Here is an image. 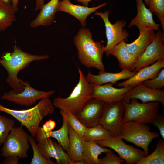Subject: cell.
<instances>
[{
    "mask_svg": "<svg viewBox=\"0 0 164 164\" xmlns=\"http://www.w3.org/2000/svg\"><path fill=\"white\" fill-rule=\"evenodd\" d=\"M44 0H36L35 11H36L37 10L40 9L42 6L44 4Z\"/></svg>",
    "mask_w": 164,
    "mask_h": 164,
    "instance_id": "obj_39",
    "label": "cell"
},
{
    "mask_svg": "<svg viewBox=\"0 0 164 164\" xmlns=\"http://www.w3.org/2000/svg\"><path fill=\"white\" fill-rule=\"evenodd\" d=\"M19 158L15 156H9L5 158L1 163L4 164H18Z\"/></svg>",
    "mask_w": 164,
    "mask_h": 164,
    "instance_id": "obj_38",
    "label": "cell"
},
{
    "mask_svg": "<svg viewBox=\"0 0 164 164\" xmlns=\"http://www.w3.org/2000/svg\"><path fill=\"white\" fill-rule=\"evenodd\" d=\"M29 139L33 152V157L30 162V164H55L51 159H46L42 155L34 138L31 135H29Z\"/></svg>",
    "mask_w": 164,
    "mask_h": 164,
    "instance_id": "obj_30",
    "label": "cell"
},
{
    "mask_svg": "<svg viewBox=\"0 0 164 164\" xmlns=\"http://www.w3.org/2000/svg\"><path fill=\"white\" fill-rule=\"evenodd\" d=\"M107 4L104 2L95 7H89L88 6L74 5L70 0L59 1L58 4L57 11L67 13L77 19L83 27L86 26V19L87 17L97 10L105 6Z\"/></svg>",
    "mask_w": 164,
    "mask_h": 164,
    "instance_id": "obj_17",
    "label": "cell"
},
{
    "mask_svg": "<svg viewBox=\"0 0 164 164\" xmlns=\"http://www.w3.org/2000/svg\"><path fill=\"white\" fill-rule=\"evenodd\" d=\"M146 87L152 89H159L164 87V69H162L157 77L143 81Z\"/></svg>",
    "mask_w": 164,
    "mask_h": 164,
    "instance_id": "obj_34",
    "label": "cell"
},
{
    "mask_svg": "<svg viewBox=\"0 0 164 164\" xmlns=\"http://www.w3.org/2000/svg\"><path fill=\"white\" fill-rule=\"evenodd\" d=\"M152 124L157 128L162 138L164 139V118L163 115L158 114L152 120Z\"/></svg>",
    "mask_w": 164,
    "mask_h": 164,
    "instance_id": "obj_36",
    "label": "cell"
},
{
    "mask_svg": "<svg viewBox=\"0 0 164 164\" xmlns=\"http://www.w3.org/2000/svg\"><path fill=\"white\" fill-rule=\"evenodd\" d=\"M143 0L145 2V4L146 5V6H149L150 0Z\"/></svg>",
    "mask_w": 164,
    "mask_h": 164,
    "instance_id": "obj_43",
    "label": "cell"
},
{
    "mask_svg": "<svg viewBox=\"0 0 164 164\" xmlns=\"http://www.w3.org/2000/svg\"><path fill=\"white\" fill-rule=\"evenodd\" d=\"M22 126H14L10 132L0 150L3 157L15 156L19 159L28 157L29 135Z\"/></svg>",
    "mask_w": 164,
    "mask_h": 164,
    "instance_id": "obj_7",
    "label": "cell"
},
{
    "mask_svg": "<svg viewBox=\"0 0 164 164\" xmlns=\"http://www.w3.org/2000/svg\"><path fill=\"white\" fill-rule=\"evenodd\" d=\"M74 42L82 64L87 68H94L105 71L103 62L104 46L101 42L93 40L92 33L88 28H81L74 36Z\"/></svg>",
    "mask_w": 164,
    "mask_h": 164,
    "instance_id": "obj_2",
    "label": "cell"
},
{
    "mask_svg": "<svg viewBox=\"0 0 164 164\" xmlns=\"http://www.w3.org/2000/svg\"><path fill=\"white\" fill-rule=\"evenodd\" d=\"M137 72L132 71L129 70H123L117 73L100 71L97 75L92 74L89 71L86 77L88 81L97 85L111 83L114 84L119 80L128 79L134 75Z\"/></svg>",
    "mask_w": 164,
    "mask_h": 164,
    "instance_id": "obj_20",
    "label": "cell"
},
{
    "mask_svg": "<svg viewBox=\"0 0 164 164\" xmlns=\"http://www.w3.org/2000/svg\"><path fill=\"white\" fill-rule=\"evenodd\" d=\"M149 9L158 17L164 30V0H150Z\"/></svg>",
    "mask_w": 164,
    "mask_h": 164,
    "instance_id": "obj_33",
    "label": "cell"
},
{
    "mask_svg": "<svg viewBox=\"0 0 164 164\" xmlns=\"http://www.w3.org/2000/svg\"><path fill=\"white\" fill-rule=\"evenodd\" d=\"M82 139L83 156L87 164H100L99 155L111 150L110 149L101 146L96 141Z\"/></svg>",
    "mask_w": 164,
    "mask_h": 164,
    "instance_id": "obj_25",
    "label": "cell"
},
{
    "mask_svg": "<svg viewBox=\"0 0 164 164\" xmlns=\"http://www.w3.org/2000/svg\"><path fill=\"white\" fill-rule=\"evenodd\" d=\"M19 81L24 85V89L22 92L15 93L12 89L8 92L4 93L1 98L20 106L29 107L39 100L50 97L55 92L54 90L48 91L38 90L32 87L28 82L23 81L20 79Z\"/></svg>",
    "mask_w": 164,
    "mask_h": 164,
    "instance_id": "obj_11",
    "label": "cell"
},
{
    "mask_svg": "<svg viewBox=\"0 0 164 164\" xmlns=\"http://www.w3.org/2000/svg\"><path fill=\"white\" fill-rule=\"evenodd\" d=\"M126 103L122 101L125 106L123 121H132L143 125L151 123L159 114V102L157 101L140 103L134 98Z\"/></svg>",
    "mask_w": 164,
    "mask_h": 164,
    "instance_id": "obj_6",
    "label": "cell"
},
{
    "mask_svg": "<svg viewBox=\"0 0 164 164\" xmlns=\"http://www.w3.org/2000/svg\"><path fill=\"white\" fill-rule=\"evenodd\" d=\"M94 14L100 16L104 22L105 28L107 44L104 46V52L107 57L109 56L110 51L117 44L123 40L127 39L129 33L123 29L126 22L122 19L116 21L114 24L110 21L108 16L110 11L106 10L104 12L95 11Z\"/></svg>",
    "mask_w": 164,
    "mask_h": 164,
    "instance_id": "obj_10",
    "label": "cell"
},
{
    "mask_svg": "<svg viewBox=\"0 0 164 164\" xmlns=\"http://www.w3.org/2000/svg\"><path fill=\"white\" fill-rule=\"evenodd\" d=\"M134 98L141 101L142 103L157 101L164 105V91L161 89H152L141 83L134 87L125 94L123 101L126 103Z\"/></svg>",
    "mask_w": 164,
    "mask_h": 164,
    "instance_id": "obj_16",
    "label": "cell"
},
{
    "mask_svg": "<svg viewBox=\"0 0 164 164\" xmlns=\"http://www.w3.org/2000/svg\"></svg>",
    "mask_w": 164,
    "mask_h": 164,
    "instance_id": "obj_44",
    "label": "cell"
},
{
    "mask_svg": "<svg viewBox=\"0 0 164 164\" xmlns=\"http://www.w3.org/2000/svg\"><path fill=\"white\" fill-rule=\"evenodd\" d=\"M112 137L110 132L101 125L98 124L86 128L82 138L86 141H97L109 139Z\"/></svg>",
    "mask_w": 164,
    "mask_h": 164,
    "instance_id": "obj_28",
    "label": "cell"
},
{
    "mask_svg": "<svg viewBox=\"0 0 164 164\" xmlns=\"http://www.w3.org/2000/svg\"><path fill=\"white\" fill-rule=\"evenodd\" d=\"M81 3L84 6L88 7L89 2L92 0H75Z\"/></svg>",
    "mask_w": 164,
    "mask_h": 164,
    "instance_id": "obj_41",
    "label": "cell"
},
{
    "mask_svg": "<svg viewBox=\"0 0 164 164\" xmlns=\"http://www.w3.org/2000/svg\"><path fill=\"white\" fill-rule=\"evenodd\" d=\"M96 142L102 147L114 150L126 164H135L138 161L147 155L143 150L125 144L120 137H112L109 139Z\"/></svg>",
    "mask_w": 164,
    "mask_h": 164,
    "instance_id": "obj_12",
    "label": "cell"
},
{
    "mask_svg": "<svg viewBox=\"0 0 164 164\" xmlns=\"http://www.w3.org/2000/svg\"><path fill=\"white\" fill-rule=\"evenodd\" d=\"M78 82L70 94L66 98H55L53 104L55 107L76 115L86 103L93 98V87L87 80L80 68H78Z\"/></svg>",
    "mask_w": 164,
    "mask_h": 164,
    "instance_id": "obj_4",
    "label": "cell"
},
{
    "mask_svg": "<svg viewBox=\"0 0 164 164\" xmlns=\"http://www.w3.org/2000/svg\"><path fill=\"white\" fill-rule=\"evenodd\" d=\"M91 84L93 87V98L102 101L105 103H111L123 101L125 94L134 87L129 86L116 88L111 83L101 85Z\"/></svg>",
    "mask_w": 164,
    "mask_h": 164,
    "instance_id": "obj_14",
    "label": "cell"
},
{
    "mask_svg": "<svg viewBox=\"0 0 164 164\" xmlns=\"http://www.w3.org/2000/svg\"><path fill=\"white\" fill-rule=\"evenodd\" d=\"M56 126V123L55 121L50 119L44 124L41 127L44 132H48L54 129Z\"/></svg>",
    "mask_w": 164,
    "mask_h": 164,
    "instance_id": "obj_37",
    "label": "cell"
},
{
    "mask_svg": "<svg viewBox=\"0 0 164 164\" xmlns=\"http://www.w3.org/2000/svg\"><path fill=\"white\" fill-rule=\"evenodd\" d=\"M104 104L102 101L93 98L86 103L76 116L86 128L94 126L98 124Z\"/></svg>",
    "mask_w": 164,
    "mask_h": 164,
    "instance_id": "obj_15",
    "label": "cell"
},
{
    "mask_svg": "<svg viewBox=\"0 0 164 164\" xmlns=\"http://www.w3.org/2000/svg\"><path fill=\"white\" fill-rule=\"evenodd\" d=\"M15 124L13 119L0 115V146L3 144Z\"/></svg>",
    "mask_w": 164,
    "mask_h": 164,
    "instance_id": "obj_31",
    "label": "cell"
},
{
    "mask_svg": "<svg viewBox=\"0 0 164 164\" xmlns=\"http://www.w3.org/2000/svg\"><path fill=\"white\" fill-rule=\"evenodd\" d=\"M164 67V60L157 61L150 66L142 68L132 77L117 84L122 87H135L143 81L152 79L157 76L160 70Z\"/></svg>",
    "mask_w": 164,
    "mask_h": 164,
    "instance_id": "obj_19",
    "label": "cell"
},
{
    "mask_svg": "<svg viewBox=\"0 0 164 164\" xmlns=\"http://www.w3.org/2000/svg\"><path fill=\"white\" fill-rule=\"evenodd\" d=\"M63 111L69 125L77 135L82 138L86 128L78 119L76 115L67 112Z\"/></svg>",
    "mask_w": 164,
    "mask_h": 164,
    "instance_id": "obj_32",
    "label": "cell"
},
{
    "mask_svg": "<svg viewBox=\"0 0 164 164\" xmlns=\"http://www.w3.org/2000/svg\"><path fill=\"white\" fill-rule=\"evenodd\" d=\"M164 139H160L154 151L138 161L136 164H164Z\"/></svg>",
    "mask_w": 164,
    "mask_h": 164,
    "instance_id": "obj_29",
    "label": "cell"
},
{
    "mask_svg": "<svg viewBox=\"0 0 164 164\" xmlns=\"http://www.w3.org/2000/svg\"><path fill=\"white\" fill-rule=\"evenodd\" d=\"M161 31L158 30L155 37L136 60L133 68L134 71L152 64L157 60H164V39Z\"/></svg>",
    "mask_w": 164,
    "mask_h": 164,
    "instance_id": "obj_13",
    "label": "cell"
},
{
    "mask_svg": "<svg viewBox=\"0 0 164 164\" xmlns=\"http://www.w3.org/2000/svg\"><path fill=\"white\" fill-rule=\"evenodd\" d=\"M8 4H12V0H0Z\"/></svg>",
    "mask_w": 164,
    "mask_h": 164,
    "instance_id": "obj_42",
    "label": "cell"
},
{
    "mask_svg": "<svg viewBox=\"0 0 164 164\" xmlns=\"http://www.w3.org/2000/svg\"><path fill=\"white\" fill-rule=\"evenodd\" d=\"M125 106L123 101L105 103L98 124L108 130L113 137L120 136L124 123Z\"/></svg>",
    "mask_w": 164,
    "mask_h": 164,
    "instance_id": "obj_8",
    "label": "cell"
},
{
    "mask_svg": "<svg viewBox=\"0 0 164 164\" xmlns=\"http://www.w3.org/2000/svg\"><path fill=\"white\" fill-rule=\"evenodd\" d=\"M136 2L137 14L131 20L128 27L130 28L139 23L155 30H159L160 24H157L154 22L152 13L146 7L143 0H136Z\"/></svg>",
    "mask_w": 164,
    "mask_h": 164,
    "instance_id": "obj_22",
    "label": "cell"
},
{
    "mask_svg": "<svg viewBox=\"0 0 164 164\" xmlns=\"http://www.w3.org/2000/svg\"><path fill=\"white\" fill-rule=\"evenodd\" d=\"M13 51L3 53L0 58V64L7 71L6 82L15 93L22 92L24 85L19 81L18 75L19 72L27 67L34 61L48 59L46 54H33L23 50L15 44Z\"/></svg>",
    "mask_w": 164,
    "mask_h": 164,
    "instance_id": "obj_1",
    "label": "cell"
},
{
    "mask_svg": "<svg viewBox=\"0 0 164 164\" xmlns=\"http://www.w3.org/2000/svg\"><path fill=\"white\" fill-rule=\"evenodd\" d=\"M139 30L138 37L130 43H126V48L135 59L143 53L147 46L154 39L156 33L154 30L138 23L135 25Z\"/></svg>",
    "mask_w": 164,
    "mask_h": 164,
    "instance_id": "obj_18",
    "label": "cell"
},
{
    "mask_svg": "<svg viewBox=\"0 0 164 164\" xmlns=\"http://www.w3.org/2000/svg\"><path fill=\"white\" fill-rule=\"evenodd\" d=\"M42 155L47 159H55L57 164H74L67 153L58 143L46 137L42 127L39 126L35 137Z\"/></svg>",
    "mask_w": 164,
    "mask_h": 164,
    "instance_id": "obj_9",
    "label": "cell"
},
{
    "mask_svg": "<svg viewBox=\"0 0 164 164\" xmlns=\"http://www.w3.org/2000/svg\"><path fill=\"white\" fill-rule=\"evenodd\" d=\"M59 1V0H50L47 3L44 4L40 9L39 14L30 22V26L35 28L40 26L51 25L55 20Z\"/></svg>",
    "mask_w": 164,
    "mask_h": 164,
    "instance_id": "obj_21",
    "label": "cell"
},
{
    "mask_svg": "<svg viewBox=\"0 0 164 164\" xmlns=\"http://www.w3.org/2000/svg\"><path fill=\"white\" fill-rule=\"evenodd\" d=\"M55 107L49 97L41 99L34 106L26 110L9 108L0 104V111L7 113L15 118L35 138L39 125L46 116L53 114Z\"/></svg>",
    "mask_w": 164,
    "mask_h": 164,
    "instance_id": "obj_3",
    "label": "cell"
},
{
    "mask_svg": "<svg viewBox=\"0 0 164 164\" xmlns=\"http://www.w3.org/2000/svg\"><path fill=\"white\" fill-rule=\"evenodd\" d=\"M19 0H12V5L16 12L18 10V5Z\"/></svg>",
    "mask_w": 164,
    "mask_h": 164,
    "instance_id": "obj_40",
    "label": "cell"
},
{
    "mask_svg": "<svg viewBox=\"0 0 164 164\" xmlns=\"http://www.w3.org/2000/svg\"><path fill=\"white\" fill-rule=\"evenodd\" d=\"M105 153L104 157L99 158L100 164H121L125 162L118 157L111 150Z\"/></svg>",
    "mask_w": 164,
    "mask_h": 164,
    "instance_id": "obj_35",
    "label": "cell"
},
{
    "mask_svg": "<svg viewBox=\"0 0 164 164\" xmlns=\"http://www.w3.org/2000/svg\"><path fill=\"white\" fill-rule=\"evenodd\" d=\"M159 136L157 132H151L148 125L131 121L124 122L119 137L142 148L148 155L150 143Z\"/></svg>",
    "mask_w": 164,
    "mask_h": 164,
    "instance_id": "obj_5",
    "label": "cell"
},
{
    "mask_svg": "<svg viewBox=\"0 0 164 164\" xmlns=\"http://www.w3.org/2000/svg\"><path fill=\"white\" fill-rule=\"evenodd\" d=\"M60 113L63 119L61 127L58 130L44 132L46 137H52L56 139L58 143L64 150L68 152L69 145V125L64 116L63 111L60 110Z\"/></svg>",
    "mask_w": 164,
    "mask_h": 164,
    "instance_id": "obj_26",
    "label": "cell"
},
{
    "mask_svg": "<svg viewBox=\"0 0 164 164\" xmlns=\"http://www.w3.org/2000/svg\"><path fill=\"white\" fill-rule=\"evenodd\" d=\"M15 12L12 4L0 1V32L11 26L16 20Z\"/></svg>",
    "mask_w": 164,
    "mask_h": 164,
    "instance_id": "obj_27",
    "label": "cell"
},
{
    "mask_svg": "<svg viewBox=\"0 0 164 164\" xmlns=\"http://www.w3.org/2000/svg\"><path fill=\"white\" fill-rule=\"evenodd\" d=\"M125 40L115 45L110 51L109 54L115 57L118 60L121 69L133 70L136 60L128 51Z\"/></svg>",
    "mask_w": 164,
    "mask_h": 164,
    "instance_id": "obj_24",
    "label": "cell"
},
{
    "mask_svg": "<svg viewBox=\"0 0 164 164\" xmlns=\"http://www.w3.org/2000/svg\"><path fill=\"white\" fill-rule=\"evenodd\" d=\"M69 142L67 152L74 164H87L82 154V138L69 125Z\"/></svg>",
    "mask_w": 164,
    "mask_h": 164,
    "instance_id": "obj_23",
    "label": "cell"
}]
</instances>
